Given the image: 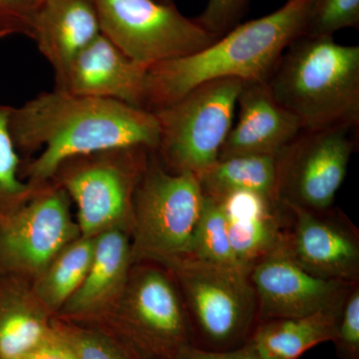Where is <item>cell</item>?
Instances as JSON below:
<instances>
[{
  "mask_svg": "<svg viewBox=\"0 0 359 359\" xmlns=\"http://www.w3.org/2000/svg\"><path fill=\"white\" fill-rule=\"evenodd\" d=\"M94 243V238H75L32 280L37 299L54 318L83 282L93 257Z\"/></svg>",
  "mask_w": 359,
  "mask_h": 359,
  "instance_id": "cell-22",
  "label": "cell"
},
{
  "mask_svg": "<svg viewBox=\"0 0 359 359\" xmlns=\"http://www.w3.org/2000/svg\"><path fill=\"white\" fill-rule=\"evenodd\" d=\"M359 27V0H311L304 34L334 36L344 28Z\"/></svg>",
  "mask_w": 359,
  "mask_h": 359,
  "instance_id": "cell-26",
  "label": "cell"
},
{
  "mask_svg": "<svg viewBox=\"0 0 359 359\" xmlns=\"http://www.w3.org/2000/svg\"><path fill=\"white\" fill-rule=\"evenodd\" d=\"M188 257L245 271L238 264L231 250L226 216L219 200L205 196L204 207L194 236L192 250Z\"/></svg>",
  "mask_w": 359,
  "mask_h": 359,
  "instance_id": "cell-24",
  "label": "cell"
},
{
  "mask_svg": "<svg viewBox=\"0 0 359 359\" xmlns=\"http://www.w3.org/2000/svg\"><path fill=\"white\" fill-rule=\"evenodd\" d=\"M344 302L301 318L266 321L247 346L262 359H297L311 347L334 339Z\"/></svg>",
  "mask_w": 359,
  "mask_h": 359,
  "instance_id": "cell-20",
  "label": "cell"
},
{
  "mask_svg": "<svg viewBox=\"0 0 359 359\" xmlns=\"http://www.w3.org/2000/svg\"><path fill=\"white\" fill-rule=\"evenodd\" d=\"M52 316L32 280L0 276V359H20L52 330Z\"/></svg>",
  "mask_w": 359,
  "mask_h": 359,
  "instance_id": "cell-19",
  "label": "cell"
},
{
  "mask_svg": "<svg viewBox=\"0 0 359 359\" xmlns=\"http://www.w3.org/2000/svg\"><path fill=\"white\" fill-rule=\"evenodd\" d=\"M153 150L110 149L65 161L49 183L63 189L76 205L81 236L112 229L131 230L135 193Z\"/></svg>",
  "mask_w": 359,
  "mask_h": 359,
  "instance_id": "cell-6",
  "label": "cell"
},
{
  "mask_svg": "<svg viewBox=\"0 0 359 359\" xmlns=\"http://www.w3.org/2000/svg\"><path fill=\"white\" fill-rule=\"evenodd\" d=\"M294 217L285 241L290 257L311 275L351 283L359 273V245L353 233L299 205L283 204Z\"/></svg>",
  "mask_w": 359,
  "mask_h": 359,
  "instance_id": "cell-14",
  "label": "cell"
},
{
  "mask_svg": "<svg viewBox=\"0 0 359 359\" xmlns=\"http://www.w3.org/2000/svg\"><path fill=\"white\" fill-rule=\"evenodd\" d=\"M156 1L165 4H174V0H156Z\"/></svg>",
  "mask_w": 359,
  "mask_h": 359,
  "instance_id": "cell-34",
  "label": "cell"
},
{
  "mask_svg": "<svg viewBox=\"0 0 359 359\" xmlns=\"http://www.w3.org/2000/svg\"><path fill=\"white\" fill-rule=\"evenodd\" d=\"M172 273L200 332L212 344L226 346L252 323L257 297L249 273L192 257L164 266Z\"/></svg>",
  "mask_w": 359,
  "mask_h": 359,
  "instance_id": "cell-11",
  "label": "cell"
},
{
  "mask_svg": "<svg viewBox=\"0 0 359 359\" xmlns=\"http://www.w3.org/2000/svg\"><path fill=\"white\" fill-rule=\"evenodd\" d=\"M346 359H359V290L347 294L334 339Z\"/></svg>",
  "mask_w": 359,
  "mask_h": 359,
  "instance_id": "cell-28",
  "label": "cell"
},
{
  "mask_svg": "<svg viewBox=\"0 0 359 359\" xmlns=\"http://www.w3.org/2000/svg\"><path fill=\"white\" fill-rule=\"evenodd\" d=\"M266 83L304 129L359 126V46L302 35L287 47Z\"/></svg>",
  "mask_w": 359,
  "mask_h": 359,
  "instance_id": "cell-3",
  "label": "cell"
},
{
  "mask_svg": "<svg viewBox=\"0 0 359 359\" xmlns=\"http://www.w3.org/2000/svg\"><path fill=\"white\" fill-rule=\"evenodd\" d=\"M52 327L77 359H144L102 325L54 318Z\"/></svg>",
  "mask_w": 359,
  "mask_h": 359,
  "instance_id": "cell-23",
  "label": "cell"
},
{
  "mask_svg": "<svg viewBox=\"0 0 359 359\" xmlns=\"http://www.w3.org/2000/svg\"><path fill=\"white\" fill-rule=\"evenodd\" d=\"M11 109V106L0 104V215L13 211L34 191L21 177L22 158L9 127Z\"/></svg>",
  "mask_w": 359,
  "mask_h": 359,
  "instance_id": "cell-25",
  "label": "cell"
},
{
  "mask_svg": "<svg viewBox=\"0 0 359 359\" xmlns=\"http://www.w3.org/2000/svg\"><path fill=\"white\" fill-rule=\"evenodd\" d=\"M237 105L238 121L231 127L219 158L276 156L304 130L299 118L276 100L266 82H243Z\"/></svg>",
  "mask_w": 359,
  "mask_h": 359,
  "instance_id": "cell-15",
  "label": "cell"
},
{
  "mask_svg": "<svg viewBox=\"0 0 359 359\" xmlns=\"http://www.w3.org/2000/svg\"><path fill=\"white\" fill-rule=\"evenodd\" d=\"M11 35H14L13 30H11L6 23L0 20V39L11 36Z\"/></svg>",
  "mask_w": 359,
  "mask_h": 359,
  "instance_id": "cell-32",
  "label": "cell"
},
{
  "mask_svg": "<svg viewBox=\"0 0 359 359\" xmlns=\"http://www.w3.org/2000/svg\"><path fill=\"white\" fill-rule=\"evenodd\" d=\"M250 0H208L207 6L196 22L217 39L240 25Z\"/></svg>",
  "mask_w": 359,
  "mask_h": 359,
  "instance_id": "cell-27",
  "label": "cell"
},
{
  "mask_svg": "<svg viewBox=\"0 0 359 359\" xmlns=\"http://www.w3.org/2000/svg\"><path fill=\"white\" fill-rule=\"evenodd\" d=\"M101 34L93 0H43L33 14L32 39L50 63L55 79Z\"/></svg>",
  "mask_w": 359,
  "mask_h": 359,
  "instance_id": "cell-17",
  "label": "cell"
},
{
  "mask_svg": "<svg viewBox=\"0 0 359 359\" xmlns=\"http://www.w3.org/2000/svg\"><path fill=\"white\" fill-rule=\"evenodd\" d=\"M287 241V240H285ZM262 318H301L344 302L348 283L311 275L290 257L285 243L249 273Z\"/></svg>",
  "mask_w": 359,
  "mask_h": 359,
  "instance_id": "cell-12",
  "label": "cell"
},
{
  "mask_svg": "<svg viewBox=\"0 0 359 359\" xmlns=\"http://www.w3.org/2000/svg\"><path fill=\"white\" fill-rule=\"evenodd\" d=\"M204 202L199 178L167 171L153 151L135 193L130 230L134 264L165 266L190 257Z\"/></svg>",
  "mask_w": 359,
  "mask_h": 359,
  "instance_id": "cell-4",
  "label": "cell"
},
{
  "mask_svg": "<svg viewBox=\"0 0 359 359\" xmlns=\"http://www.w3.org/2000/svg\"><path fill=\"white\" fill-rule=\"evenodd\" d=\"M203 192L221 199L237 192L278 199V165L273 155L245 154L219 158L199 176Z\"/></svg>",
  "mask_w": 359,
  "mask_h": 359,
  "instance_id": "cell-21",
  "label": "cell"
},
{
  "mask_svg": "<svg viewBox=\"0 0 359 359\" xmlns=\"http://www.w3.org/2000/svg\"><path fill=\"white\" fill-rule=\"evenodd\" d=\"M147 71L101 34L56 78L54 89L74 95L111 99L145 109Z\"/></svg>",
  "mask_w": 359,
  "mask_h": 359,
  "instance_id": "cell-13",
  "label": "cell"
},
{
  "mask_svg": "<svg viewBox=\"0 0 359 359\" xmlns=\"http://www.w3.org/2000/svg\"><path fill=\"white\" fill-rule=\"evenodd\" d=\"M32 1L33 7H34L35 11V9H36L37 7H39V4H41V2L43 1V0H32Z\"/></svg>",
  "mask_w": 359,
  "mask_h": 359,
  "instance_id": "cell-33",
  "label": "cell"
},
{
  "mask_svg": "<svg viewBox=\"0 0 359 359\" xmlns=\"http://www.w3.org/2000/svg\"><path fill=\"white\" fill-rule=\"evenodd\" d=\"M242 85L233 78L205 82L153 112L160 129L155 153L167 171L199 176L219 160Z\"/></svg>",
  "mask_w": 359,
  "mask_h": 359,
  "instance_id": "cell-7",
  "label": "cell"
},
{
  "mask_svg": "<svg viewBox=\"0 0 359 359\" xmlns=\"http://www.w3.org/2000/svg\"><path fill=\"white\" fill-rule=\"evenodd\" d=\"M218 200L223 205L231 250L241 268L250 273L257 262L287 240L276 218L280 202L250 192L233 193Z\"/></svg>",
  "mask_w": 359,
  "mask_h": 359,
  "instance_id": "cell-18",
  "label": "cell"
},
{
  "mask_svg": "<svg viewBox=\"0 0 359 359\" xmlns=\"http://www.w3.org/2000/svg\"><path fill=\"white\" fill-rule=\"evenodd\" d=\"M187 311L172 273L160 264L143 262L132 266L114 306L90 323L108 328L144 359H175L192 344Z\"/></svg>",
  "mask_w": 359,
  "mask_h": 359,
  "instance_id": "cell-5",
  "label": "cell"
},
{
  "mask_svg": "<svg viewBox=\"0 0 359 359\" xmlns=\"http://www.w3.org/2000/svg\"><path fill=\"white\" fill-rule=\"evenodd\" d=\"M94 238L86 276L55 318L94 323L114 306L128 282L134 264L129 231L112 229Z\"/></svg>",
  "mask_w": 359,
  "mask_h": 359,
  "instance_id": "cell-16",
  "label": "cell"
},
{
  "mask_svg": "<svg viewBox=\"0 0 359 359\" xmlns=\"http://www.w3.org/2000/svg\"><path fill=\"white\" fill-rule=\"evenodd\" d=\"M311 4L287 0L273 13L240 23L204 49L148 68L145 110L166 107L214 80L268 82L287 47L304 34Z\"/></svg>",
  "mask_w": 359,
  "mask_h": 359,
  "instance_id": "cell-2",
  "label": "cell"
},
{
  "mask_svg": "<svg viewBox=\"0 0 359 359\" xmlns=\"http://www.w3.org/2000/svg\"><path fill=\"white\" fill-rule=\"evenodd\" d=\"M69 196L48 183L0 215V276L34 280L66 245L80 237Z\"/></svg>",
  "mask_w": 359,
  "mask_h": 359,
  "instance_id": "cell-9",
  "label": "cell"
},
{
  "mask_svg": "<svg viewBox=\"0 0 359 359\" xmlns=\"http://www.w3.org/2000/svg\"><path fill=\"white\" fill-rule=\"evenodd\" d=\"M175 359H262L249 346H245L233 351H205L199 347H184Z\"/></svg>",
  "mask_w": 359,
  "mask_h": 359,
  "instance_id": "cell-31",
  "label": "cell"
},
{
  "mask_svg": "<svg viewBox=\"0 0 359 359\" xmlns=\"http://www.w3.org/2000/svg\"><path fill=\"white\" fill-rule=\"evenodd\" d=\"M101 30L129 58L144 67L185 57L217 37L175 4L156 0H93Z\"/></svg>",
  "mask_w": 359,
  "mask_h": 359,
  "instance_id": "cell-8",
  "label": "cell"
},
{
  "mask_svg": "<svg viewBox=\"0 0 359 359\" xmlns=\"http://www.w3.org/2000/svg\"><path fill=\"white\" fill-rule=\"evenodd\" d=\"M33 14L32 0H0V20L13 30L14 35L32 39Z\"/></svg>",
  "mask_w": 359,
  "mask_h": 359,
  "instance_id": "cell-29",
  "label": "cell"
},
{
  "mask_svg": "<svg viewBox=\"0 0 359 359\" xmlns=\"http://www.w3.org/2000/svg\"><path fill=\"white\" fill-rule=\"evenodd\" d=\"M9 127L20 157L25 158L21 177L33 190L47 185L70 158L115 148L156 151L159 143L154 113L57 89L13 107Z\"/></svg>",
  "mask_w": 359,
  "mask_h": 359,
  "instance_id": "cell-1",
  "label": "cell"
},
{
  "mask_svg": "<svg viewBox=\"0 0 359 359\" xmlns=\"http://www.w3.org/2000/svg\"><path fill=\"white\" fill-rule=\"evenodd\" d=\"M20 359H77L70 346L62 337L55 332L53 327L50 334L47 335L32 351H28Z\"/></svg>",
  "mask_w": 359,
  "mask_h": 359,
  "instance_id": "cell-30",
  "label": "cell"
},
{
  "mask_svg": "<svg viewBox=\"0 0 359 359\" xmlns=\"http://www.w3.org/2000/svg\"><path fill=\"white\" fill-rule=\"evenodd\" d=\"M358 129L340 124L302 130L276 155L278 201L313 212L327 210L346 179Z\"/></svg>",
  "mask_w": 359,
  "mask_h": 359,
  "instance_id": "cell-10",
  "label": "cell"
}]
</instances>
